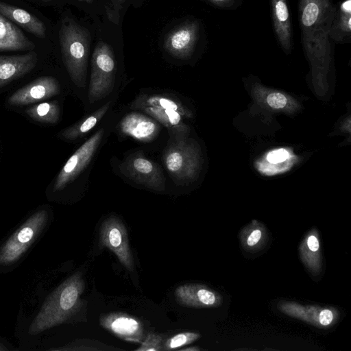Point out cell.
<instances>
[{
  "label": "cell",
  "mask_w": 351,
  "mask_h": 351,
  "mask_svg": "<svg viewBox=\"0 0 351 351\" xmlns=\"http://www.w3.org/2000/svg\"><path fill=\"white\" fill-rule=\"evenodd\" d=\"M60 90L56 78L43 76L18 89L8 98V102L12 106L30 104L55 96Z\"/></svg>",
  "instance_id": "obj_12"
},
{
  "label": "cell",
  "mask_w": 351,
  "mask_h": 351,
  "mask_svg": "<svg viewBox=\"0 0 351 351\" xmlns=\"http://www.w3.org/2000/svg\"><path fill=\"white\" fill-rule=\"evenodd\" d=\"M32 119L45 123H56L60 118V106L56 101L43 102L25 110Z\"/></svg>",
  "instance_id": "obj_27"
},
{
  "label": "cell",
  "mask_w": 351,
  "mask_h": 351,
  "mask_svg": "<svg viewBox=\"0 0 351 351\" xmlns=\"http://www.w3.org/2000/svg\"><path fill=\"white\" fill-rule=\"evenodd\" d=\"M199 350V348H196V347L182 349V350Z\"/></svg>",
  "instance_id": "obj_33"
},
{
  "label": "cell",
  "mask_w": 351,
  "mask_h": 351,
  "mask_svg": "<svg viewBox=\"0 0 351 351\" xmlns=\"http://www.w3.org/2000/svg\"><path fill=\"white\" fill-rule=\"evenodd\" d=\"M99 242L102 247L112 251L128 270L134 269L127 230L119 218L111 215L103 221L99 229Z\"/></svg>",
  "instance_id": "obj_10"
},
{
  "label": "cell",
  "mask_w": 351,
  "mask_h": 351,
  "mask_svg": "<svg viewBox=\"0 0 351 351\" xmlns=\"http://www.w3.org/2000/svg\"><path fill=\"white\" fill-rule=\"evenodd\" d=\"M301 259L307 269L317 275L322 270L320 244L317 231L312 230L304 238L300 247Z\"/></svg>",
  "instance_id": "obj_25"
},
{
  "label": "cell",
  "mask_w": 351,
  "mask_h": 351,
  "mask_svg": "<svg viewBox=\"0 0 351 351\" xmlns=\"http://www.w3.org/2000/svg\"><path fill=\"white\" fill-rule=\"evenodd\" d=\"M121 132L141 142L154 141L160 132V125L152 117L138 112L124 116L119 123Z\"/></svg>",
  "instance_id": "obj_17"
},
{
  "label": "cell",
  "mask_w": 351,
  "mask_h": 351,
  "mask_svg": "<svg viewBox=\"0 0 351 351\" xmlns=\"http://www.w3.org/2000/svg\"><path fill=\"white\" fill-rule=\"evenodd\" d=\"M99 322L103 328L125 341H143V325L136 317L123 313H112L101 315Z\"/></svg>",
  "instance_id": "obj_14"
},
{
  "label": "cell",
  "mask_w": 351,
  "mask_h": 351,
  "mask_svg": "<svg viewBox=\"0 0 351 351\" xmlns=\"http://www.w3.org/2000/svg\"><path fill=\"white\" fill-rule=\"evenodd\" d=\"M110 1L111 3L112 11H114L118 14L126 0H110Z\"/></svg>",
  "instance_id": "obj_32"
},
{
  "label": "cell",
  "mask_w": 351,
  "mask_h": 351,
  "mask_svg": "<svg viewBox=\"0 0 351 351\" xmlns=\"http://www.w3.org/2000/svg\"><path fill=\"white\" fill-rule=\"evenodd\" d=\"M278 308L289 316L317 327L330 326L334 322L337 315V312L334 308L301 305L294 302H280L278 304Z\"/></svg>",
  "instance_id": "obj_15"
},
{
  "label": "cell",
  "mask_w": 351,
  "mask_h": 351,
  "mask_svg": "<svg viewBox=\"0 0 351 351\" xmlns=\"http://www.w3.org/2000/svg\"><path fill=\"white\" fill-rule=\"evenodd\" d=\"M0 14L39 38H46V26L35 15L16 6L0 1Z\"/></svg>",
  "instance_id": "obj_21"
},
{
  "label": "cell",
  "mask_w": 351,
  "mask_h": 351,
  "mask_svg": "<svg viewBox=\"0 0 351 351\" xmlns=\"http://www.w3.org/2000/svg\"><path fill=\"white\" fill-rule=\"evenodd\" d=\"M104 134V129L97 131L69 158L56 179L54 191L63 190L86 167L96 153Z\"/></svg>",
  "instance_id": "obj_9"
},
{
  "label": "cell",
  "mask_w": 351,
  "mask_h": 351,
  "mask_svg": "<svg viewBox=\"0 0 351 351\" xmlns=\"http://www.w3.org/2000/svg\"><path fill=\"white\" fill-rule=\"evenodd\" d=\"M119 169L137 184L156 191H165L166 178L161 167L142 153L128 156L119 165Z\"/></svg>",
  "instance_id": "obj_8"
},
{
  "label": "cell",
  "mask_w": 351,
  "mask_h": 351,
  "mask_svg": "<svg viewBox=\"0 0 351 351\" xmlns=\"http://www.w3.org/2000/svg\"><path fill=\"white\" fill-rule=\"evenodd\" d=\"M177 302L185 306L193 308H213L222 303L221 296L204 285L185 284L175 291Z\"/></svg>",
  "instance_id": "obj_16"
},
{
  "label": "cell",
  "mask_w": 351,
  "mask_h": 351,
  "mask_svg": "<svg viewBox=\"0 0 351 351\" xmlns=\"http://www.w3.org/2000/svg\"><path fill=\"white\" fill-rule=\"evenodd\" d=\"M336 10L330 0H300L301 30L305 32L324 22Z\"/></svg>",
  "instance_id": "obj_19"
},
{
  "label": "cell",
  "mask_w": 351,
  "mask_h": 351,
  "mask_svg": "<svg viewBox=\"0 0 351 351\" xmlns=\"http://www.w3.org/2000/svg\"><path fill=\"white\" fill-rule=\"evenodd\" d=\"M41 1H44V2H49V1H51V0H41Z\"/></svg>",
  "instance_id": "obj_35"
},
{
  "label": "cell",
  "mask_w": 351,
  "mask_h": 351,
  "mask_svg": "<svg viewBox=\"0 0 351 351\" xmlns=\"http://www.w3.org/2000/svg\"><path fill=\"white\" fill-rule=\"evenodd\" d=\"M35 47L14 23L0 14V51H33Z\"/></svg>",
  "instance_id": "obj_22"
},
{
  "label": "cell",
  "mask_w": 351,
  "mask_h": 351,
  "mask_svg": "<svg viewBox=\"0 0 351 351\" xmlns=\"http://www.w3.org/2000/svg\"><path fill=\"white\" fill-rule=\"evenodd\" d=\"M254 221L246 227L241 234V242L248 250L258 249L263 245L266 238L265 230L262 224Z\"/></svg>",
  "instance_id": "obj_28"
},
{
  "label": "cell",
  "mask_w": 351,
  "mask_h": 351,
  "mask_svg": "<svg viewBox=\"0 0 351 351\" xmlns=\"http://www.w3.org/2000/svg\"><path fill=\"white\" fill-rule=\"evenodd\" d=\"M151 116L169 130L173 137H185L189 128L184 119L191 118L192 113L182 103L171 97L160 95H141L131 104Z\"/></svg>",
  "instance_id": "obj_4"
},
{
  "label": "cell",
  "mask_w": 351,
  "mask_h": 351,
  "mask_svg": "<svg viewBox=\"0 0 351 351\" xmlns=\"http://www.w3.org/2000/svg\"><path fill=\"white\" fill-rule=\"evenodd\" d=\"M251 93L254 102L270 112L293 114L301 108L300 104L292 96L260 84H254Z\"/></svg>",
  "instance_id": "obj_13"
},
{
  "label": "cell",
  "mask_w": 351,
  "mask_h": 351,
  "mask_svg": "<svg viewBox=\"0 0 351 351\" xmlns=\"http://www.w3.org/2000/svg\"><path fill=\"white\" fill-rule=\"evenodd\" d=\"M110 105V102L105 104L90 115L63 130L60 133V136L68 141H73L82 136L92 130L103 118L109 109Z\"/></svg>",
  "instance_id": "obj_26"
},
{
  "label": "cell",
  "mask_w": 351,
  "mask_h": 351,
  "mask_svg": "<svg viewBox=\"0 0 351 351\" xmlns=\"http://www.w3.org/2000/svg\"><path fill=\"white\" fill-rule=\"evenodd\" d=\"M296 162L291 151L279 148L268 152L256 162V168L263 174L273 176L289 171Z\"/></svg>",
  "instance_id": "obj_23"
},
{
  "label": "cell",
  "mask_w": 351,
  "mask_h": 351,
  "mask_svg": "<svg viewBox=\"0 0 351 351\" xmlns=\"http://www.w3.org/2000/svg\"><path fill=\"white\" fill-rule=\"evenodd\" d=\"M199 27L197 21H189L171 29L165 37L164 48L176 58L189 59L199 38Z\"/></svg>",
  "instance_id": "obj_11"
},
{
  "label": "cell",
  "mask_w": 351,
  "mask_h": 351,
  "mask_svg": "<svg viewBox=\"0 0 351 351\" xmlns=\"http://www.w3.org/2000/svg\"><path fill=\"white\" fill-rule=\"evenodd\" d=\"M58 39L64 66L77 87L86 86L91 36L89 31L70 17L61 23Z\"/></svg>",
  "instance_id": "obj_2"
},
{
  "label": "cell",
  "mask_w": 351,
  "mask_h": 351,
  "mask_svg": "<svg viewBox=\"0 0 351 351\" xmlns=\"http://www.w3.org/2000/svg\"><path fill=\"white\" fill-rule=\"evenodd\" d=\"M163 350L162 338L160 335L150 333L141 342L136 351H160Z\"/></svg>",
  "instance_id": "obj_30"
},
{
  "label": "cell",
  "mask_w": 351,
  "mask_h": 351,
  "mask_svg": "<svg viewBox=\"0 0 351 351\" xmlns=\"http://www.w3.org/2000/svg\"><path fill=\"white\" fill-rule=\"evenodd\" d=\"M48 213L42 209L32 215L2 245L0 265L19 261L45 227Z\"/></svg>",
  "instance_id": "obj_7"
},
{
  "label": "cell",
  "mask_w": 351,
  "mask_h": 351,
  "mask_svg": "<svg viewBox=\"0 0 351 351\" xmlns=\"http://www.w3.org/2000/svg\"><path fill=\"white\" fill-rule=\"evenodd\" d=\"M116 62L112 47L99 41L91 58V73L88 98L90 104L108 96L112 91L116 76Z\"/></svg>",
  "instance_id": "obj_6"
},
{
  "label": "cell",
  "mask_w": 351,
  "mask_h": 351,
  "mask_svg": "<svg viewBox=\"0 0 351 351\" xmlns=\"http://www.w3.org/2000/svg\"><path fill=\"white\" fill-rule=\"evenodd\" d=\"M162 160L171 179L178 184L195 180L201 169L202 155L198 144L185 137H173L163 153Z\"/></svg>",
  "instance_id": "obj_5"
},
{
  "label": "cell",
  "mask_w": 351,
  "mask_h": 351,
  "mask_svg": "<svg viewBox=\"0 0 351 351\" xmlns=\"http://www.w3.org/2000/svg\"><path fill=\"white\" fill-rule=\"evenodd\" d=\"M274 29L283 51L289 54L292 50V27L287 0H271Z\"/></svg>",
  "instance_id": "obj_20"
},
{
  "label": "cell",
  "mask_w": 351,
  "mask_h": 351,
  "mask_svg": "<svg viewBox=\"0 0 351 351\" xmlns=\"http://www.w3.org/2000/svg\"><path fill=\"white\" fill-rule=\"evenodd\" d=\"M351 34V0H344L336 7L328 35L337 43H350Z\"/></svg>",
  "instance_id": "obj_24"
},
{
  "label": "cell",
  "mask_w": 351,
  "mask_h": 351,
  "mask_svg": "<svg viewBox=\"0 0 351 351\" xmlns=\"http://www.w3.org/2000/svg\"><path fill=\"white\" fill-rule=\"evenodd\" d=\"M38 55L34 51L16 56H0V88L34 69Z\"/></svg>",
  "instance_id": "obj_18"
},
{
  "label": "cell",
  "mask_w": 351,
  "mask_h": 351,
  "mask_svg": "<svg viewBox=\"0 0 351 351\" xmlns=\"http://www.w3.org/2000/svg\"><path fill=\"white\" fill-rule=\"evenodd\" d=\"M209 3L222 8H230L233 6L236 0H206Z\"/></svg>",
  "instance_id": "obj_31"
},
{
  "label": "cell",
  "mask_w": 351,
  "mask_h": 351,
  "mask_svg": "<svg viewBox=\"0 0 351 351\" xmlns=\"http://www.w3.org/2000/svg\"><path fill=\"white\" fill-rule=\"evenodd\" d=\"M200 337V335L195 332H184L177 334L167 339L163 345V350H176L182 346L189 345Z\"/></svg>",
  "instance_id": "obj_29"
},
{
  "label": "cell",
  "mask_w": 351,
  "mask_h": 351,
  "mask_svg": "<svg viewBox=\"0 0 351 351\" xmlns=\"http://www.w3.org/2000/svg\"><path fill=\"white\" fill-rule=\"evenodd\" d=\"M80 1H84V2H86V3H92L93 0H78Z\"/></svg>",
  "instance_id": "obj_34"
},
{
  "label": "cell",
  "mask_w": 351,
  "mask_h": 351,
  "mask_svg": "<svg viewBox=\"0 0 351 351\" xmlns=\"http://www.w3.org/2000/svg\"><path fill=\"white\" fill-rule=\"evenodd\" d=\"M84 287L80 272L64 281L45 299L29 326V334L37 335L67 322L80 306Z\"/></svg>",
  "instance_id": "obj_1"
},
{
  "label": "cell",
  "mask_w": 351,
  "mask_h": 351,
  "mask_svg": "<svg viewBox=\"0 0 351 351\" xmlns=\"http://www.w3.org/2000/svg\"><path fill=\"white\" fill-rule=\"evenodd\" d=\"M335 11L322 23L302 32L304 50L311 67L312 82L317 95L324 96L328 88L327 75L331 61L329 28Z\"/></svg>",
  "instance_id": "obj_3"
}]
</instances>
